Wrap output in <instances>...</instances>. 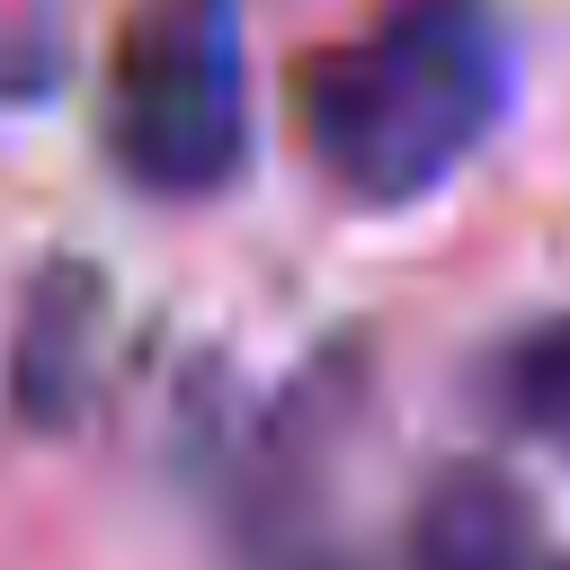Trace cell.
I'll return each instance as SVG.
<instances>
[{
  "label": "cell",
  "mask_w": 570,
  "mask_h": 570,
  "mask_svg": "<svg viewBox=\"0 0 570 570\" xmlns=\"http://www.w3.org/2000/svg\"><path fill=\"white\" fill-rule=\"evenodd\" d=\"M107 160L169 205H196L249 160L240 0H134L107 45Z\"/></svg>",
  "instance_id": "cell-2"
},
{
  "label": "cell",
  "mask_w": 570,
  "mask_h": 570,
  "mask_svg": "<svg viewBox=\"0 0 570 570\" xmlns=\"http://www.w3.org/2000/svg\"><path fill=\"white\" fill-rule=\"evenodd\" d=\"M508 116L499 0H374L365 27L303 53L294 134L303 160L365 214L436 196Z\"/></svg>",
  "instance_id": "cell-1"
},
{
  "label": "cell",
  "mask_w": 570,
  "mask_h": 570,
  "mask_svg": "<svg viewBox=\"0 0 570 570\" xmlns=\"http://www.w3.org/2000/svg\"><path fill=\"white\" fill-rule=\"evenodd\" d=\"M410 561L419 570H552L534 499L490 463H445L410 508Z\"/></svg>",
  "instance_id": "cell-4"
},
{
  "label": "cell",
  "mask_w": 570,
  "mask_h": 570,
  "mask_svg": "<svg viewBox=\"0 0 570 570\" xmlns=\"http://www.w3.org/2000/svg\"><path fill=\"white\" fill-rule=\"evenodd\" d=\"M98 374H107V276L80 258H45L9 330V419L27 436H62L98 401Z\"/></svg>",
  "instance_id": "cell-3"
},
{
  "label": "cell",
  "mask_w": 570,
  "mask_h": 570,
  "mask_svg": "<svg viewBox=\"0 0 570 570\" xmlns=\"http://www.w3.org/2000/svg\"><path fill=\"white\" fill-rule=\"evenodd\" d=\"M490 401H499L525 436L570 445V312H561V321H534V330H517V338L499 347Z\"/></svg>",
  "instance_id": "cell-5"
}]
</instances>
